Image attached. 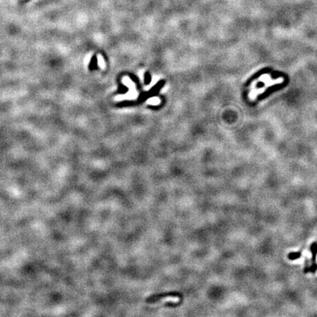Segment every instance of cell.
<instances>
[{"mask_svg": "<svg viewBox=\"0 0 317 317\" xmlns=\"http://www.w3.org/2000/svg\"><path fill=\"white\" fill-rule=\"evenodd\" d=\"M173 297L181 298L182 296H181V294H180V293H178V292L166 293V294H160V295L151 296V297L147 298L146 302H156V301L160 300V299H161L162 298H165V297Z\"/></svg>", "mask_w": 317, "mask_h": 317, "instance_id": "obj_1", "label": "cell"}, {"mask_svg": "<svg viewBox=\"0 0 317 317\" xmlns=\"http://www.w3.org/2000/svg\"><path fill=\"white\" fill-rule=\"evenodd\" d=\"M300 256V253H291L289 255V258L291 259H297V258Z\"/></svg>", "mask_w": 317, "mask_h": 317, "instance_id": "obj_2", "label": "cell"}]
</instances>
